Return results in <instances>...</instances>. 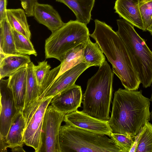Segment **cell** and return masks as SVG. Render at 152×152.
Masks as SVG:
<instances>
[{
    "label": "cell",
    "mask_w": 152,
    "mask_h": 152,
    "mask_svg": "<svg viewBox=\"0 0 152 152\" xmlns=\"http://www.w3.org/2000/svg\"><path fill=\"white\" fill-rule=\"evenodd\" d=\"M142 92L121 88L115 91L108 121L113 133L135 137L146 121L151 120L150 100Z\"/></svg>",
    "instance_id": "6da1fadb"
},
{
    "label": "cell",
    "mask_w": 152,
    "mask_h": 152,
    "mask_svg": "<svg viewBox=\"0 0 152 152\" xmlns=\"http://www.w3.org/2000/svg\"><path fill=\"white\" fill-rule=\"evenodd\" d=\"M95 23L94 30L90 36L98 44L125 89L137 90L141 83L139 73L122 40L105 22L95 19Z\"/></svg>",
    "instance_id": "7a4b0ae2"
},
{
    "label": "cell",
    "mask_w": 152,
    "mask_h": 152,
    "mask_svg": "<svg viewBox=\"0 0 152 152\" xmlns=\"http://www.w3.org/2000/svg\"><path fill=\"white\" fill-rule=\"evenodd\" d=\"M114 74L106 61L88 80L83 95V112L100 120H109Z\"/></svg>",
    "instance_id": "3957f363"
},
{
    "label": "cell",
    "mask_w": 152,
    "mask_h": 152,
    "mask_svg": "<svg viewBox=\"0 0 152 152\" xmlns=\"http://www.w3.org/2000/svg\"><path fill=\"white\" fill-rule=\"evenodd\" d=\"M59 142L61 152H121L115 142L106 135L67 124L60 127Z\"/></svg>",
    "instance_id": "277c9868"
},
{
    "label": "cell",
    "mask_w": 152,
    "mask_h": 152,
    "mask_svg": "<svg viewBox=\"0 0 152 152\" xmlns=\"http://www.w3.org/2000/svg\"><path fill=\"white\" fill-rule=\"evenodd\" d=\"M116 32L128 51L144 88L152 84V51L145 40L135 30L134 26L124 19L117 20Z\"/></svg>",
    "instance_id": "5b68a950"
},
{
    "label": "cell",
    "mask_w": 152,
    "mask_h": 152,
    "mask_svg": "<svg viewBox=\"0 0 152 152\" xmlns=\"http://www.w3.org/2000/svg\"><path fill=\"white\" fill-rule=\"evenodd\" d=\"M90 34L86 25L70 20L45 40V58H54L61 62L69 51L80 44L84 45Z\"/></svg>",
    "instance_id": "8992f818"
},
{
    "label": "cell",
    "mask_w": 152,
    "mask_h": 152,
    "mask_svg": "<svg viewBox=\"0 0 152 152\" xmlns=\"http://www.w3.org/2000/svg\"><path fill=\"white\" fill-rule=\"evenodd\" d=\"M53 97L37 100L23 111L25 121L23 141L26 145L34 148L36 152H39L40 149L43 118Z\"/></svg>",
    "instance_id": "52a82bcc"
},
{
    "label": "cell",
    "mask_w": 152,
    "mask_h": 152,
    "mask_svg": "<svg viewBox=\"0 0 152 152\" xmlns=\"http://www.w3.org/2000/svg\"><path fill=\"white\" fill-rule=\"evenodd\" d=\"M65 114L51 105L48 107L43 120L39 152H61L59 133Z\"/></svg>",
    "instance_id": "ba28073f"
},
{
    "label": "cell",
    "mask_w": 152,
    "mask_h": 152,
    "mask_svg": "<svg viewBox=\"0 0 152 152\" xmlns=\"http://www.w3.org/2000/svg\"><path fill=\"white\" fill-rule=\"evenodd\" d=\"M8 79H0V136L6 138L12 121L19 111L15 105Z\"/></svg>",
    "instance_id": "9c48e42d"
},
{
    "label": "cell",
    "mask_w": 152,
    "mask_h": 152,
    "mask_svg": "<svg viewBox=\"0 0 152 152\" xmlns=\"http://www.w3.org/2000/svg\"><path fill=\"white\" fill-rule=\"evenodd\" d=\"M64 121L66 124L110 137L112 133L108 121L98 119L77 110L66 114Z\"/></svg>",
    "instance_id": "30bf717a"
},
{
    "label": "cell",
    "mask_w": 152,
    "mask_h": 152,
    "mask_svg": "<svg viewBox=\"0 0 152 152\" xmlns=\"http://www.w3.org/2000/svg\"><path fill=\"white\" fill-rule=\"evenodd\" d=\"M83 94L80 86L75 84L72 87L54 96L51 105L58 110L67 114L81 107Z\"/></svg>",
    "instance_id": "8fae6325"
},
{
    "label": "cell",
    "mask_w": 152,
    "mask_h": 152,
    "mask_svg": "<svg viewBox=\"0 0 152 152\" xmlns=\"http://www.w3.org/2000/svg\"><path fill=\"white\" fill-rule=\"evenodd\" d=\"M89 67L85 63L82 62L65 72L56 78L42 100L53 97L72 87L79 77Z\"/></svg>",
    "instance_id": "7c38bea8"
},
{
    "label": "cell",
    "mask_w": 152,
    "mask_h": 152,
    "mask_svg": "<svg viewBox=\"0 0 152 152\" xmlns=\"http://www.w3.org/2000/svg\"><path fill=\"white\" fill-rule=\"evenodd\" d=\"M140 0H116L114 9L119 16L133 26L146 31L141 17Z\"/></svg>",
    "instance_id": "4fadbf2b"
},
{
    "label": "cell",
    "mask_w": 152,
    "mask_h": 152,
    "mask_svg": "<svg viewBox=\"0 0 152 152\" xmlns=\"http://www.w3.org/2000/svg\"><path fill=\"white\" fill-rule=\"evenodd\" d=\"M34 16L39 23L46 26L52 33L65 24L58 12L52 6L48 4L37 2L34 7Z\"/></svg>",
    "instance_id": "5bb4252c"
},
{
    "label": "cell",
    "mask_w": 152,
    "mask_h": 152,
    "mask_svg": "<svg viewBox=\"0 0 152 152\" xmlns=\"http://www.w3.org/2000/svg\"><path fill=\"white\" fill-rule=\"evenodd\" d=\"M26 66L19 69L10 76L8 85L13 95L16 107L19 110L23 111L26 91Z\"/></svg>",
    "instance_id": "9a60e30c"
},
{
    "label": "cell",
    "mask_w": 152,
    "mask_h": 152,
    "mask_svg": "<svg viewBox=\"0 0 152 152\" xmlns=\"http://www.w3.org/2000/svg\"><path fill=\"white\" fill-rule=\"evenodd\" d=\"M31 62L30 57L28 55H6L0 59V79L9 77Z\"/></svg>",
    "instance_id": "2e32d148"
},
{
    "label": "cell",
    "mask_w": 152,
    "mask_h": 152,
    "mask_svg": "<svg viewBox=\"0 0 152 152\" xmlns=\"http://www.w3.org/2000/svg\"><path fill=\"white\" fill-rule=\"evenodd\" d=\"M25 125L23 111L19 110L13 118L5 138L8 148L23 146V134Z\"/></svg>",
    "instance_id": "e0dca14e"
},
{
    "label": "cell",
    "mask_w": 152,
    "mask_h": 152,
    "mask_svg": "<svg viewBox=\"0 0 152 152\" xmlns=\"http://www.w3.org/2000/svg\"><path fill=\"white\" fill-rule=\"evenodd\" d=\"M67 6L75 14L76 20L86 25L91 19L95 0H56Z\"/></svg>",
    "instance_id": "ac0fdd59"
},
{
    "label": "cell",
    "mask_w": 152,
    "mask_h": 152,
    "mask_svg": "<svg viewBox=\"0 0 152 152\" xmlns=\"http://www.w3.org/2000/svg\"><path fill=\"white\" fill-rule=\"evenodd\" d=\"M26 15L20 8L7 10V20L12 28L30 40L31 34Z\"/></svg>",
    "instance_id": "d6986e66"
},
{
    "label": "cell",
    "mask_w": 152,
    "mask_h": 152,
    "mask_svg": "<svg viewBox=\"0 0 152 152\" xmlns=\"http://www.w3.org/2000/svg\"><path fill=\"white\" fill-rule=\"evenodd\" d=\"M0 53L7 55L20 54L16 50L12 28L7 17L0 22Z\"/></svg>",
    "instance_id": "ffe728a7"
},
{
    "label": "cell",
    "mask_w": 152,
    "mask_h": 152,
    "mask_svg": "<svg viewBox=\"0 0 152 152\" xmlns=\"http://www.w3.org/2000/svg\"><path fill=\"white\" fill-rule=\"evenodd\" d=\"M103 53L98 44L92 42L89 37L84 45V62L89 67L102 66L105 62Z\"/></svg>",
    "instance_id": "44dd1931"
},
{
    "label": "cell",
    "mask_w": 152,
    "mask_h": 152,
    "mask_svg": "<svg viewBox=\"0 0 152 152\" xmlns=\"http://www.w3.org/2000/svg\"><path fill=\"white\" fill-rule=\"evenodd\" d=\"M34 64L31 62L26 66V91L24 110L37 100L40 96V89L33 70Z\"/></svg>",
    "instance_id": "7402d4cb"
},
{
    "label": "cell",
    "mask_w": 152,
    "mask_h": 152,
    "mask_svg": "<svg viewBox=\"0 0 152 152\" xmlns=\"http://www.w3.org/2000/svg\"><path fill=\"white\" fill-rule=\"evenodd\" d=\"M83 50L84 45L80 44L65 54L61 62V68L57 78L68 70L84 62Z\"/></svg>",
    "instance_id": "603a6c76"
},
{
    "label": "cell",
    "mask_w": 152,
    "mask_h": 152,
    "mask_svg": "<svg viewBox=\"0 0 152 152\" xmlns=\"http://www.w3.org/2000/svg\"><path fill=\"white\" fill-rule=\"evenodd\" d=\"M135 152H152V124L147 121L141 129Z\"/></svg>",
    "instance_id": "cb8c5ba5"
},
{
    "label": "cell",
    "mask_w": 152,
    "mask_h": 152,
    "mask_svg": "<svg viewBox=\"0 0 152 152\" xmlns=\"http://www.w3.org/2000/svg\"><path fill=\"white\" fill-rule=\"evenodd\" d=\"M12 31L15 49L19 54L36 56L37 53L30 40L12 28Z\"/></svg>",
    "instance_id": "d4e9b609"
},
{
    "label": "cell",
    "mask_w": 152,
    "mask_h": 152,
    "mask_svg": "<svg viewBox=\"0 0 152 152\" xmlns=\"http://www.w3.org/2000/svg\"><path fill=\"white\" fill-rule=\"evenodd\" d=\"M139 8L146 31L152 24V0H140Z\"/></svg>",
    "instance_id": "484cf974"
},
{
    "label": "cell",
    "mask_w": 152,
    "mask_h": 152,
    "mask_svg": "<svg viewBox=\"0 0 152 152\" xmlns=\"http://www.w3.org/2000/svg\"><path fill=\"white\" fill-rule=\"evenodd\" d=\"M110 138L120 148L121 152H129L134 144L135 137H131L123 134L112 132Z\"/></svg>",
    "instance_id": "4316f807"
},
{
    "label": "cell",
    "mask_w": 152,
    "mask_h": 152,
    "mask_svg": "<svg viewBox=\"0 0 152 152\" xmlns=\"http://www.w3.org/2000/svg\"><path fill=\"white\" fill-rule=\"evenodd\" d=\"M51 68L50 65L45 61L39 62L37 65L34 64L33 70L40 90L50 71Z\"/></svg>",
    "instance_id": "83f0119b"
},
{
    "label": "cell",
    "mask_w": 152,
    "mask_h": 152,
    "mask_svg": "<svg viewBox=\"0 0 152 152\" xmlns=\"http://www.w3.org/2000/svg\"><path fill=\"white\" fill-rule=\"evenodd\" d=\"M61 66L60 64L50 70L40 88V96L37 100H42L47 91L56 79Z\"/></svg>",
    "instance_id": "f1b7e54d"
},
{
    "label": "cell",
    "mask_w": 152,
    "mask_h": 152,
    "mask_svg": "<svg viewBox=\"0 0 152 152\" xmlns=\"http://www.w3.org/2000/svg\"><path fill=\"white\" fill-rule=\"evenodd\" d=\"M21 6L28 17L34 16L35 6L37 0H19Z\"/></svg>",
    "instance_id": "f546056e"
},
{
    "label": "cell",
    "mask_w": 152,
    "mask_h": 152,
    "mask_svg": "<svg viewBox=\"0 0 152 152\" xmlns=\"http://www.w3.org/2000/svg\"><path fill=\"white\" fill-rule=\"evenodd\" d=\"M7 0H0V22L7 17Z\"/></svg>",
    "instance_id": "4dcf8cb0"
},
{
    "label": "cell",
    "mask_w": 152,
    "mask_h": 152,
    "mask_svg": "<svg viewBox=\"0 0 152 152\" xmlns=\"http://www.w3.org/2000/svg\"><path fill=\"white\" fill-rule=\"evenodd\" d=\"M0 150L1 152H6L8 148L5 138L0 136Z\"/></svg>",
    "instance_id": "1f68e13d"
},
{
    "label": "cell",
    "mask_w": 152,
    "mask_h": 152,
    "mask_svg": "<svg viewBox=\"0 0 152 152\" xmlns=\"http://www.w3.org/2000/svg\"><path fill=\"white\" fill-rule=\"evenodd\" d=\"M23 146H18L11 149V151L12 152H25L23 148Z\"/></svg>",
    "instance_id": "d6a6232c"
},
{
    "label": "cell",
    "mask_w": 152,
    "mask_h": 152,
    "mask_svg": "<svg viewBox=\"0 0 152 152\" xmlns=\"http://www.w3.org/2000/svg\"><path fill=\"white\" fill-rule=\"evenodd\" d=\"M152 35V24L150 27L148 29V30Z\"/></svg>",
    "instance_id": "836d02e7"
},
{
    "label": "cell",
    "mask_w": 152,
    "mask_h": 152,
    "mask_svg": "<svg viewBox=\"0 0 152 152\" xmlns=\"http://www.w3.org/2000/svg\"><path fill=\"white\" fill-rule=\"evenodd\" d=\"M150 101H151L152 102V94L151 95V98L150 99ZM151 120H152V110L151 111Z\"/></svg>",
    "instance_id": "e575fe53"
}]
</instances>
